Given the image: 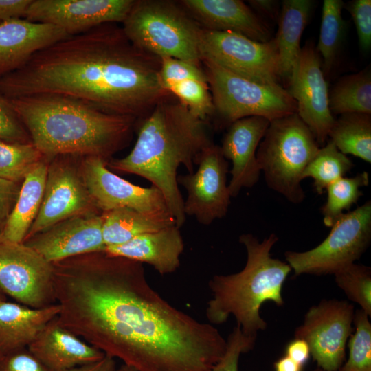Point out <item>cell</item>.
<instances>
[{
  "label": "cell",
  "instance_id": "6da1fadb",
  "mask_svg": "<svg viewBox=\"0 0 371 371\" xmlns=\"http://www.w3.org/2000/svg\"><path fill=\"white\" fill-rule=\"evenodd\" d=\"M63 327L137 371H212L227 341L164 300L142 263L104 251L53 263Z\"/></svg>",
  "mask_w": 371,
  "mask_h": 371
},
{
  "label": "cell",
  "instance_id": "7a4b0ae2",
  "mask_svg": "<svg viewBox=\"0 0 371 371\" xmlns=\"http://www.w3.org/2000/svg\"><path fill=\"white\" fill-rule=\"evenodd\" d=\"M160 58L134 45L117 23L69 36L0 76V93L13 99L55 93L104 112L142 120L170 94L161 86Z\"/></svg>",
  "mask_w": 371,
  "mask_h": 371
},
{
  "label": "cell",
  "instance_id": "3957f363",
  "mask_svg": "<svg viewBox=\"0 0 371 371\" xmlns=\"http://www.w3.org/2000/svg\"><path fill=\"white\" fill-rule=\"evenodd\" d=\"M44 157L96 156L107 160L129 143L137 119L108 113L69 96L38 93L8 99Z\"/></svg>",
  "mask_w": 371,
  "mask_h": 371
},
{
  "label": "cell",
  "instance_id": "277c9868",
  "mask_svg": "<svg viewBox=\"0 0 371 371\" xmlns=\"http://www.w3.org/2000/svg\"><path fill=\"white\" fill-rule=\"evenodd\" d=\"M136 142L126 156L111 159L108 168L149 181L162 193L168 208L181 227L186 221L184 200L177 182V169L193 173L194 164L210 141L205 121L180 102L168 98L140 120Z\"/></svg>",
  "mask_w": 371,
  "mask_h": 371
},
{
  "label": "cell",
  "instance_id": "5b68a950",
  "mask_svg": "<svg viewBox=\"0 0 371 371\" xmlns=\"http://www.w3.org/2000/svg\"><path fill=\"white\" fill-rule=\"evenodd\" d=\"M278 240L275 234L262 241L251 234L239 236L247 253L245 265L239 272L214 275L208 282L212 296L205 315L210 324H222L232 315L246 336L257 337L259 331L267 328L260 308L267 302L283 306V284L292 271L286 262L271 256Z\"/></svg>",
  "mask_w": 371,
  "mask_h": 371
},
{
  "label": "cell",
  "instance_id": "8992f818",
  "mask_svg": "<svg viewBox=\"0 0 371 371\" xmlns=\"http://www.w3.org/2000/svg\"><path fill=\"white\" fill-rule=\"evenodd\" d=\"M122 27L134 45L159 58L202 62L200 38L203 27L177 3L135 0Z\"/></svg>",
  "mask_w": 371,
  "mask_h": 371
},
{
  "label": "cell",
  "instance_id": "52a82bcc",
  "mask_svg": "<svg viewBox=\"0 0 371 371\" xmlns=\"http://www.w3.org/2000/svg\"><path fill=\"white\" fill-rule=\"evenodd\" d=\"M319 149L297 113L271 121L256 151L268 187L292 203H302L305 198L302 173Z\"/></svg>",
  "mask_w": 371,
  "mask_h": 371
},
{
  "label": "cell",
  "instance_id": "ba28073f",
  "mask_svg": "<svg viewBox=\"0 0 371 371\" xmlns=\"http://www.w3.org/2000/svg\"><path fill=\"white\" fill-rule=\"evenodd\" d=\"M205 66L207 83L212 96L214 113L220 126L250 116H260L270 122L297 113L295 100L280 85L261 84L237 74L207 60Z\"/></svg>",
  "mask_w": 371,
  "mask_h": 371
},
{
  "label": "cell",
  "instance_id": "9c48e42d",
  "mask_svg": "<svg viewBox=\"0 0 371 371\" xmlns=\"http://www.w3.org/2000/svg\"><path fill=\"white\" fill-rule=\"evenodd\" d=\"M330 228L327 237L314 248L284 253L295 276L334 275L359 260L371 241V201L344 213Z\"/></svg>",
  "mask_w": 371,
  "mask_h": 371
},
{
  "label": "cell",
  "instance_id": "30bf717a",
  "mask_svg": "<svg viewBox=\"0 0 371 371\" xmlns=\"http://www.w3.org/2000/svg\"><path fill=\"white\" fill-rule=\"evenodd\" d=\"M200 51L202 60L261 84L280 85L279 58L273 38L262 43L232 32L202 28Z\"/></svg>",
  "mask_w": 371,
  "mask_h": 371
},
{
  "label": "cell",
  "instance_id": "8fae6325",
  "mask_svg": "<svg viewBox=\"0 0 371 371\" xmlns=\"http://www.w3.org/2000/svg\"><path fill=\"white\" fill-rule=\"evenodd\" d=\"M0 289L29 307L56 304L53 265L25 243L0 237Z\"/></svg>",
  "mask_w": 371,
  "mask_h": 371
},
{
  "label": "cell",
  "instance_id": "7c38bea8",
  "mask_svg": "<svg viewBox=\"0 0 371 371\" xmlns=\"http://www.w3.org/2000/svg\"><path fill=\"white\" fill-rule=\"evenodd\" d=\"M355 311L352 304L337 299H324L308 308L294 337L307 342L317 367L337 371L345 362Z\"/></svg>",
  "mask_w": 371,
  "mask_h": 371
},
{
  "label": "cell",
  "instance_id": "4fadbf2b",
  "mask_svg": "<svg viewBox=\"0 0 371 371\" xmlns=\"http://www.w3.org/2000/svg\"><path fill=\"white\" fill-rule=\"evenodd\" d=\"M76 157L56 156L48 164L41 205L24 240L71 216L102 213L87 189Z\"/></svg>",
  "mask_w": 371,
  "mask_h": 371
},
{
  "label": "cell",
  "instance_id": "5bb4252c",
  "mask_svg": "<svg viewBox=\"0 0 371 371\" xmlns=\"http://www.w3.org/2000/svg\"><path fill=\"white\" fill-rule=\"evenodd\" d=\"M107 163L96 156L82 157L80 161L87 189L102 213L126 207L150 215H172L157 188L135 185L112 172Z\"/></svg>",
  "mask_w": 371,
  "mask_h": 371
},
{
  "label": "cell",
  "instance_id": "9a60e30c",
  "mask_svg": "<svg viewBox=\"0 0 371 371\" xmlns=\"http://www.w3.org/2000/svg\"><path fill=\"white\" fill-rule=\"evenodd\" d=\"M196 164L197 170L177 176V182L188 193L186 216L208 225L227 213L231 198L227 183L229 164L220 146L212 142L203 149Z\"/></svg>",
  "mask_w": 371,
  "mask_h": 371
},
{
  "label": "cell",
  "instance_id": "2e32d148",
  "mask_svg": "<svg viewBox=\"0 0 371 371\" xmlns=\"http://www.w3.org/2000/svg\"><path fill=\"white\" fill-rule=\"evenodd\" d=\"M286 89L295 100L297 114L318 144L324 143L335 122L329 109L328 90L322 59L312 42L301 48Z\"/></svg>",
  "mask_w": 371,
  "mask_h": 371
},
{
  "label": "cell",
  "instance_id": "e0dca14e",
  "mask_svg": "<svg viewBox=\"0 0 371 371\" xmlns=\"http://www.w3.org/2000/svg\"><path fill=\"white\" fill-rule=\"evenodd\" d=\"M134 3L135 0H32L24 17L54 25L72 36L105 23H122Z\"/></svg>",
  "mask_w": 371,
  "mask_h": 371
},
{
  "label": "cell",
  "instance_id": "ac0fdd59",
  "mask_svg": "<svg viewBox=\"0 0 371 371\" xmlns=\"http://www.w3.org/2000/svg\"><path fill=\"white\" fill-rule=\"evenodd\" d=\"M102 213L87 212L60 221L23 243L51 263L104 251Z\"/></svg>",
  "mask_w": 371,
  "mask_h": 371
},
{
  "label": "cell",
  "instance_id": "d6986e66",
  "mask_svg": "<svg viewBox=\"0 0 371 371\" xmlns=\"http://www.w3.org/2000/svg\"><path fill=\"white\" fill-rule=\"evenodd\" d=\"M270 121L260 116L237 120L229 125L220 146L226 159L232 161V175L228 184L231 197H236L244 188L253 187L261 173L256 151Z\"/></svg>",
  "mask_w": 371,
  "mask_h": 371
},
{
  "label": "cell",
  "instance_id": "ffe728a7",
  "mask_svg": "<svg viewBox=\"0 0 371 371\" xmlns=\"http://www.w3.org/2000/svg\"><path fill=\"white\" fill-rule=\"evenodd\" d=\"M69 36L48 23L20 18L0 22V76L20 69L38 51Z\"/></svg>",
  "mask_w": 371,
  "mask_h": 371
},
{
  "label": "cell",
  "instance_id": "44dd1931",
  "mask_svg": "<svg viewBox=\"0 0 371 371\" xmlns=\"http://www.w3.org/2000/svg\"><path fill=\"white\" fill-rule=\"evenodd\" d=\"M181 4L204 29L232 32L262 43L271 39L267 25L242 1L183 0Z\"/></svg>",
  "mask_w": 371,
  "mask_h": 371
},
{
  "label": "cell",
  "instance_id": "7402d4cb",
  "mask_svg": "<svg viewBox=\"0 0 371 371\" xmlns=\"http://www.w3.org/2000/svg\"><path fill=\"white\" fill-rule=\"evenodd\" d=\"M56 317L27 348L47 369L68 371L98 361L105 356L103 352L60 326Z\"/></svg>",
  "mask_w": 371,
  "mask_h": 371
},
{
  "label": "cell",
  "instance_id": "603a6c76",
  "mask_svg": "<svg viewBox=\"0 0 371 371\" xmlns=\"http://www.w3.org/2000/svg\"><path fill=\"white\" fill-rule=\"evenodd\" d=\"M184 243L180 227L174 225L138 236L117 245L106 246L104 251L152 266L159 274L175 272L180 266Z\"/></svg>",
  "mask_w": 371,
  "mask_h": 371
},
{
  "label": "cell",
  "instance_id": "cb8c5ba5",
  "mask_svg": "<svg viewBox=\"0 0 371 371\" xmlns=\"http://www.w3.org/2000/svg\"><path fill=\"white\" fill-rule=\"evenodd\" d=\"M60 310L57 303L35 308L18 302H0V352L5 355L27 348Z\"/></svg>",
  "mask_w": 371,
  "mask_h": 371
},
{
  "label": "cell",
  "instance_id": "d4e9b609",
  "mask_svg": "<svg viewBox=\"0 0 371 371\" xmlns=\"http://www.w3.org/2000/svg\"><path fill=\"white\" fill-rule=\"evenodd\" d=\"M47 168L48 164L43 158L25 177L13 210L0 232L1 238L23 242L41 205Z\"/></svg>",
  "mask_w": 371,
  "mask_h": 371
},
{
  "label": "cell",
  "instance_id": "484cf974",
  "mask_svg": "<svg viewBox=\"0 0 371 371\" xmlns=\"http://www.w3.org/2000/svg\"><path fill=\"white\" fill-rule=\"evenodd\" d=\"M313 5L310 0H284L273 38L278 50L281 78L289 79L301 51L300 40Z\"/></svg>",
  "mask_w": 371,
  "mask_h": 371
},
{
  "label": "cell",
  "instance_id": "4316f807",
  "mask_svg": "<svg viewBox=\"0 0 371 371\" xmlns=\"http://www.w3.org/2000/svg\"><path fill=\"white\" fill-rule=\"evenodd\" d=\"M106 246L124 243L138 236L176 225L170 214L155 216L130 208H117L101 214Z\"/></svg>",
  "mask_w": 371,
  "mask_h": 371
},
{
  "label": "cell",
  "instance_id": "83f0119b",
  "mask_svg": "<svg viewBox=\"0 0 371 371\" xmlns=\"http://www.w3.org/2000/svg\"><path fill=\"white\" fill-rule=\"evenodd\" d=\"M339 151L371 163V116L365 113L340 115L328 137Z\"/></svg>",
  "mask_w": 371,
  "mask_h": 371
},
{
  "label": "cell",
  "instance_id": "f1b7e54d",
  "mask_svg": "<svg viewBox=\"0 0 371 371\" xmlns=\"http://www.w3.org/2000/svg\"><path fill=\"white\" fill-rule=\"evenodd\" d=\"M328 104L333 115H371L370 69L366 68L341 77L328 93Z\"/></svg>",
  "mask_w": 371,
  "mask_h": 371
},
{
  "label": "cell",
  "instance_id": "f546056e",
  "mask_svg": "<svg viewBox=\"0 0 371 371\" xmlns=\"http://www.w3.org/2000/svg\"><path fill=\"white\" fill-rule=\"evenodd\" d=\"M344 2L341 0L323 1L322 21L317 52L322 56L324 74H328L333 67L343 41L346 23L341 14Z\"/></svg>",
  "mask_w": 371,
  "mask_h": 371
},
{
  "label": "cell",
  "instance_id": "4dcf8cb0",
  "mask_svg": "<svg viewBox=\"0 0 371 371\" xmlns=\"http://www.w3.org/2000/svg\"><path fill=\"white\" fill-rule=\"evenodd\" d=\"M353 166L350 159L328 139L304 169L302 180L311 178L316 192L322 194L330 184L344 177Z\"/></svg>",
  "mask_w": 371,
  "mask_h": 371
},
{
  "label": "cell",
  "instance_id": "1f68e13d",
  "mask_svg": "<svg viewBox=\"0 0 371 371\" xmlns=\"http://www.w3.org/2000/svg\"><path fill=\"white\" fill-rule=\"evenodd\" d=\"M369 184V175L363 171L354 177H342L330 184L326 189L327 199L321 209L323 223L330 227L336 220L350 210L362 196L361 188Z\"/></svg>",
  "mask_w": 371,
  "mask_h": 371
},
{
  "label": "cell",
  "instance_id": "d6a6232c",
  "mask_svg": "<svg viewBox=\"0 0 371 371\" xmlns=\"http://www.w3.org/2000/svg\"><path fill=\"white\" fill-rule=\"evenodd\" d=\"M43 158L32 143H10L0 139V178L22 183Z\"/></svg>",
  "mask_w": 371,
  "mask_h": 371
},
{
  "label": "cell",
  "instance_id": "836d02e7",
  "mask_svg": "<svg viewBox=\"0 0 371 371\" xmlns=\"http://www.w3.org/2000/svg\"><path fill=\"white\" fill-rule=\"evenodd\" d=\"M370 317L363 310L355 311V332L348 340V357L339 371H371Z\"/></svg>",
  "mask_w": 371,
  "mask_h": 371
},
{
  "label": "cell",
  "instance_id": "e575fe53",
  "mask_svg": "<svg viewBox=\"0 0 371 371\" xmlns=\"http://www.w3.org/2000/svg\"><path fill=\"white\" fill-rule=\"evenodd\" d=\"M337 285L347 297L371 317V268L352 263L334 274Z\"/></svg>",
  "mask_w": 371,
  "mask_h": 371
},
{
  "label": "cell",
  "instance_id": "d590c367",
  "mask_svg": "<svg viewBox=\"0 0 371 371\" xmlns=\"http://www.w3.org/2000/svg\"><path fill=\"white\" fill-rule=\"evenodd\" d=\"M168 91L176 96L193 115L203 121L214 113L212 93L206 81L184 80L171 85Z\"/></svg>",
  "mask_w": 371,
  "mask_h": 371
},
{
  "label": "cell",
  "instance_id": "8d00e7d4",
  "mask_svg": "<svg viewBox=\"0 0 371 371\" xmlns=\"http://www.w3.org/2000/svg\"><path fill=\"white\" fill-rule=\"evenodd\" d=\"M159 77L162 87L167 91L171 85L187 80L207 82L200 64L172 57L160 58Z\"/></svg>",
  "mask_w": 371,
  "mask_h": 371
},
{
  "label": "cell",
  "instance_id": "74e56055",
  "mask_svg": "<svg viewBox=\"0 0 371 371\" xmlns=\"http://www.w3.org/2000/svg\"><path fill=\"white\" fill-rule=\"evenodd\" d=\"M256 338L246 336L238 326L234 327L226 339L225 351L212 371H238L240 356L254 348Z\"/></svg>",
  "mask_w": 371,
  "mask_h": 371
},
{
  "label": "cell",
  "instance_id": "f35d334b",
  "mask_svg": "<svg viewBox=\"0 0 371 371\" xmlns=\"http://www.w3.org/2000/svg\"><path fill=\"white\" fill-rule=\"evenodd\" d=\"M0 139L10 143H32L10 100L0 93Z\"/></svg>",
  "mask_w": 371,
  "mask_h": 371
},
{
  "label": "cell",
  "instance_id": "ab89813d",
  "mask_svg": "<svg viewBox=\"0 0 371 371\" xmlns=\"http://www.w3.org/2000/svg\"><path fill=\"white\" fill-rule=\"evenodd\" d=\"M357 30L361 49L368 52L371 47V1L355 0L348 3Z\"/></svg>",
  "mask_w": 371,
  "mask_h": 371
},
{
  "label": "cell",
  "instance_id": "60d3db41",
  "mask_svg": "<svg viewBox=\"0 0 371 371\" xmlns=\"http://www.w3.org/2000/svg\"><path fill=\"white\" fill-rule=\"evenodd\" d=\"M0 371H50L27 349L4 355Z\"/></svg>",
  "mask_w": 371,
  "mask_h": 371
},
{
  "label": "cell",
  "instance_id": "b9f144b4",
  "mask_svg": "<svg viewBox=\"0 0 371 371\" xmlns=\"http://www.w3.org/2000/svg\"><path fill=\"white\" fill-rule=\"evenodd\" d=\"M22 183L0 178V232L18 199Z\"/></svg>",
  "mask_w": 371,
  "mask_h": 371
},
{
  "label": "cell",
  "instance_id": "7bdbcfd3",
  "mask_svg": "<svg viewBox=\"0 0 371 371\" xmlns=\"http://www.w3.org/2000/svg\"><path fill=\"white\" fill-rule=\"evenodd\" d=\"M32 0H0V21L25 16Z\"/></svg>",
  "mask_w": 371,
  "mask_h": 371
},
{
  "label": "cell",
  "instance_id": "ee69618b",
  "mask_svg": "<svg viewBox=\"0 0 371 371\" xmlns=\"http://www.w3.org/2000/svg\"><path fill=\"white\" fill-rule=\"evenodd\" d=\"M285 355L304 367L310 358L311 350L306 341L294 338L286 346Z\"/></svg>",
  "mask_w": 371,
  "mask_h": 371
},
{
  "label": "cell",
  "instance_id": "f6af8a7d",
  "mask_svg": "<svg viewBox=\"0 0 371 371\" xmlns=\"http://www.w3.org/2000/svg\"><path fill=\"white\" fill-rule=\"evenodd\" d=\"M115 359L106 355L100 360L74 368L68 371H116Z\"/></svg>",
  "mask_w": 371,
  "mask_h": 371
},
{
  "label": "cell",
  "instance_id": "bcb514c9",
  "mask_svg": "<svg viewBox=\"0 0 371 371\" xmlns=\"http://www.w3.org/2000/svg\"><path fill=\"white\" fill-rule=\"evenodd\" d=\"M248 2L255 10L273 19L276 18V16L278 15L277 1L271 0H254L249 1Z\"/></svg>",
  "mask_w": 371,
  "mask_h": 371
},
{
  "label": "cell",
  "instance_id": "7dc6e473",
  "mask_svg": "<svg viewBox=\"0 0 371 371\" xmlns=\"http://www.w3.org/2000/svg\"><path fill=\"white\" fill-rule=\"evenodd\" d=\"M273 366L275 371H302L304 368L285 355L279 358Z\"/></svg>",
  "mask_w": 371,
  "mask_h": 371
},
{
  "label": "cell",
  "instance_id": "c3c4849f",
  "mask_svg": "<svg viewBox=\"0 0 371 371\" xmlns=\"http://www.w3.org/2000/svg\"><path fill=\"white\" fill-rule=\"evenodd\" d=\"M116 371H137L134 368L129 367L125 364H122L119 368H117Z\"/></svg>",
  "mask_w": 371,
  "mask_h": 371
},
{
  "label": "cell",
  "instance_id": "681fc988",
  "mask_svg": "<svg viewBox=\"0 0 371 371\" xmlns=\"http://www.w3.org/2000/svg\"><path fill=\"white\" fill-rule=\"evenodd\" d=\"M6 300L5 293L0 289V302Z\"/></svg>",
  "mask_w": 371,
  "mask_h": 371
},
{
  "label": "cell",
  "instance_id": "f907efd6",
  "mask_svg": "<svg viewBox=\"0 0 371 371\" xmlns=\"http://www.w3.org/2000/svg\"><path fill=\"white\" fill-rule=\"evenodd\" d=\"M313 371H328V370H323V369H322V368L317 367V368H315V369L314 370H313ZM337 371H339V370H337Z\"/></svg>",
  "mask_w": 371,
  "mask_h": 371
},
{
  "label": "cell",
  "instance_id": "816d5d0a",
  "mask_svg": "<svg viewBox=\"0 0 371 371\" xmlns=\"http://www.w3.org/2000/svg\"><path fill=\"white\" fill-rule=\"evenodd\" d=\"M4 357V355L0 352V363Z\"/></svg>",
  "mask_w": 371,
  "mask_h": 371
},
{
  "label": "cell",
  "instance_id": "f5cc1de1",
  "mask_svg": "<svg viewBox=\"0 0 371 371\" xmlns=\"http://www.w3.org/2000/svg\"><path fill=\"white\" fill-rule=\"evenodd\" d=\"M0 22H1V21H0Z\"/></svg>",
  "mask_w": 371,
  "mask_h": 371
}]
</instances>
